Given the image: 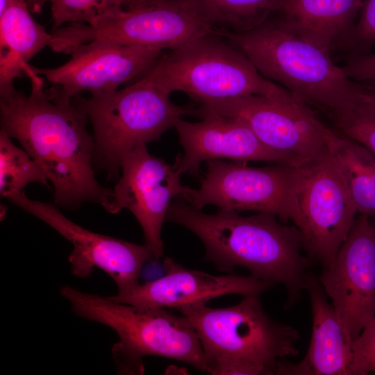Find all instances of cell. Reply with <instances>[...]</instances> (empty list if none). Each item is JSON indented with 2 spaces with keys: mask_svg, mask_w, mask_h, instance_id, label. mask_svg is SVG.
<instances>
[{
  "mask_svg": "<svg viewBox=\"0 0 375 375\" xmlns=\"http://www.w3.org/2000/svg\"><path fill=\"white\" fill-rule=\"evenodd\" d=\"M30 94L14 84L0 88L1 130L16 139L53 184L54 204L76 209L86 202L106 210L112 188L96 179L94 140L89 121L73 101L51 99L33 70Z\"/></svg>",
  "mask_w": 375,
  "mask_h": 375,
  "instance_id": "obj_1",
  "label": "cell"
},
{
  "mask_svg": "<svg viewBox=\"0 0 375 375\" xmlns=\"http://www.w3.org/2000/svg\"><path fill=\"white\" fill-rule=\"evenodd\" d=\"M166 221L194 233L205 247L204 260L218 270L232 272L241 266L257 278L283 285L287 310L299 301L312 262L302 253L303 235L294 224L269 212L242 216L219 210L206 214L181 197L172 201Z\"/></svg>",
  "mask_w": 375,
  "mask_h": 375,
  "instance_id": "obj_2",
  "label": "cell"
},
{
  "mask_svg": "<svg viewBox=\"0 0 375 375\" xmlns=\"http://www.w3.org/2000/svg\"><path fill=\"white\" fill-rule=\"evenodd\" d=\"M217 33L240 51L265 78L331 120L360 99V84L348 78L331 52L283 28L272 15L244 32Z\"/></svg>",
  "mask_w": 375,
  "mask_h": 375,
  "instance_id": "obj_3",
  "label": "cell"
},
{
  "mask_svg": "<svg viewBox=\"0 0 375 375\" xmlns=\"http://www.w3.org/2000/svg\"><path fill=\"white\" fill-rule=\"evenodd\" d=\"M259 297H244L238 303L227 308L203 305L177 310L198 335L207 372L276 374L281 360L298 354V331L270 318Z\"/></svg>",
  "mask_w": 375,
  "mask_h": 375,
  "instance_id": "obj_4",
  "label": "cell"
},
{
  "mask_svg": "<svg viewBox=\"0 0 375 375\" xmlns=\"http://www.w3.org/2000/svg\"><path fill=\"white\" fill-rule=\"evenodd\" d=\"M60 295L79 317L112 328L119 342L112 350L118 372L142 374L143 358L157 356L188 363L207 372L198 335L182 315L163 308L136 306L108 297L82 292L62 285Z\"/></svg>",
  "mask_w": 375,
  "mask_h": 375,
  "instance_id": "obj_5",
  "label": "cell"
},
{
  "mask_svg": "<svg viewBox=\"0 0 375 375\" xmlns=\"http://www.w3.org/2000/svg\"><path fill=\"white\" fill-rule=\"evenodd\" d=\"M169 95L146 73L121 90L72 99L92 124L94 162L109 178H119L123 158L135 148L159 140L178 118L194 115L193 107L178 106Z\"/></svg>",
  "mask_w": 375,
  "mask_h": 375,
  "instance_id": "obj_6",
  "label": "cell"
},
{
  "mask_svg": "<svg viewBox=\"0 0 375 375\" xmlns=\"http://www.w3.org/2000/svg\"><path fill=\"white\" fill-rule=\"evenodd\" d=\"M147 74L169 94L183 92L200 104L251 94H292L264 78L217 32L163 53Z\"/></svg>",
  "mask_w": 375,
  "mask_h": 375,
  "instance_id": "obj_7",
  "label": "cell"
},
{
  "mask_svg": "<svg viewBox=\"0 0 375 375\" xmlns=\"http://www.w3.org/2000/svg\"><path fill=\"white\" fill-rule=\"evenodd\" d=\"M217 32L195 0H144L116 10L92 24H69L53 30L50 48H68L94 40L172 50Z\"/></svg>",
  "mask_w": 375,
  "mask_h": 375,
  "instance_id": "obj_8",
  "label": "cell"
},
{
  "mask_svg": "<svg viewBox=\"0 0 375 375\" xmlns=\"http://www.w3.org/2000/svg\"><path fill=\"white\" fill-rule=\"evenodd\" d=\"M207 171L198 189L183 198L201 210L214 205L220 210L256 211L276 215L282 222H292L300 228L302 222L297 196L299 167L274 163L253 167L244 161L206 162Z\"/></svg>",
  "mask_w": 375,
  "mask_h": 375,
  "instance_id": "obj_9",
  "label": "cell"
},
{
  "mask_svg": "<svg viewBox=\"0 0 375 375\" xmlns=\"http://www.w3.org/2000/svg\"><path fill=\"white\" fill-rule=\"evenodd\" d=\"M297 196L303 251L311 262L324 268L335 259L358 215L327 146L299 167Z\"/></svg>",
  "mask_w": 375,
  "mask_h": 375,
  "instance_id": "obj_10",
  "label": "cell"
},
{
  "mask_svg": "<svg viewBox=\"0 0 375 375\" xmlns=\"http://www.w3.org/2000/svg\"><path fill=\"white\" fill-rule=\"evenodd\" d=\"M198 109L243 121L263 144L296 167L312 160L326 147L328 128L293 94L246 95L201 103Z\"/></svg>",
  "mask_w": 375,
  "mask_h": 375,
  "instance_id": "obj_11",
  "label": "cell"
},
{
  "mask_svg": "<svg viewBox=\"0 0 375 375\" xmlns=\"http://www.w3.org/2000/svg\"><path fill=\"white\" fill-rule=\"evenodd\" d=\"M163 51L155 47L94 40L68 48L64 53L70 59L59 67L32 69L52 83L46 91L51 99L71 101L83 92L90 94L110 92L141 78Z\"/></svg>",
  "mask_w": 375,
  "mask_h": 375,
  "instance_id": "obj_12",
  "label": "cell"
},
{
  "mask_svg": "<svg viewBox=\"0 0 375 375\" xmlns=\"http://www.w3.org/2000/svg\"><path fill=\"white\" fill-rule=\"evenodd\" d=\"M6 199L56 231L73 245L68 257L72 274L87 278L99 268L117 286V294H124L138 285L145 263L155 261L151 248L90 231L65 217L55 204L29 199L22 191Z\"/></svg>",
  "mask_w": 375,
  "mask_h": 375,
  "instance_id": "obj_13",
  "label": "cell"
},
{
  "mask_svg": "<svg viewBox=\"0 0 375 375\" xmlns=\"http://www.w3.org/2000/svg\"><path fill=\"white\" fill-rule=\"evenodd\" d=\"M318 278L351 344L375 318V232L369 217L357 215L335 259Z\"/></svg>",
  "mask_w": 375,
  "mask_h": 375,
  "instance_id": "obj_14",
  "label": "cell"
},
{
  "mask_svg": "<svg viewBox=\"0 0 375 375\" xmlns=\"http://www.w3.org/2000/svg\"><path fill=\"white\" fill-rule=\"evenodd\" d=\"M179 176L174 165L152 156L147 145H140L123 158L121 176L112 188L106 210L116 214L126 208L132 212L155 261L163 256L161 230L169 206L174 199L183 198L190 190L182 185Z\"/></svg>",
  "mask_w": 375,
  "mask_h": 375,
  "instance_id": "obj_15",
  "label": "cell"
},
{
  "mask_svg": "<svg viewBox=\"0 0 375 375\" xmlns=\"http://www.w3.org/2000/svg\"><path fill=\"white\" fill-rule=\"evenodd\" d=\"M194 115L201 118L190 122L178 118L174 128L183 155L173 165L179 174L197 176L204 161L230 159L235 161H260L294 165L284 154L263 144L243 121L211 111L195 109Z\"/></svg>",
  "mask_w": 375,
  "mask_h": 375,
  "instance_id": "obj_16",
  "label": "cell"
},
{
  "mask_svg": "<svg viewBox=\"0 0 375 375\" xmlns=\"http://www.w3.org/2000/svg\"><path fill=\"white\" fill-rule=\"evenodd\" d=\"M163 268V276L139 284L124 294L109 297L136 306L178 310L203 306L210 300L226 294L260 296L274 285L251 275L213 276L188 269L169 257L165 258Z\"/></svg>",
  "mask_w": 375,
  "mask_h": 375,
  "instance_id": "obj_17",
  "label": "cell"
},
{
  "mask_svg": "<svg viewBox=\"0 0 375 375\" xmlns=\"http://www.w3.org/2000/svg\"><path fill=\"white\" fill-rule=\"evenodd\" d=\"M305 290L310 297L312 314L307 353L297 363L281 360L276 374L351 375V344L318 276L310 269L306 278Z\"/></svg>",
  "mask_w": 375,
  "mask_h": 375,
  "instance_id": "obj_18",
  "label": "cell"
},
{
  "mask_svg": "<svg viewBox=\"0 0 375 375\" xmlns=\"http://www.w3.org/2000/svg\"><path fill=\"white\" fill-rule=\"evenodd\" d=\"M362 0H282L274 14L288 31L332 53L347 49Z\"/></svg>",
  "mask_w": 375,
  "mask_h": 375,
  "instance_id": "obj_19",
  "label": "cell"
},
{
  "mask_svg": "<svg viewBox=\"0 0 375 375\" xmlns=\"http://www.w3.org/2000/svg\"><path fill=\"white\" fill-rule=\"evenodd\" d=\"M31 12L27 0H12L0 14V88L26 76L28 61L53 42Z\"/></svg>",
  "mask_w": 375,
  "mask_h": 375,
  "instance_id": "obj_20",
  "label": "cell"
},
{
  "mask_svg": "<svg viewBox=\"0 0 375 375\" xmlns=\"http://www.w3.org/2000/svg\"><path fill=\"white\" fill-rule=\"evenodd\" d=\"M326 146L358 214L375 217V155L360 143L329 128Z\"/></svg>",
  "mask_w": 375,
  "mask_h": 375,
  "instance_id": "obj_21",
  "label": "cell"
},
{
  "mask_svg": "<svg viewBox=\"0 0 375 375\" xmlns=\"http://www.w3.org/2000/svg\"><path fill=\"white\" fill-rule=\"evenodd\" d=\"M211 24L220 31L240 33L264 22L282 0H195Z\"/></svg>",
  "mask_w": 375,
  "mask_h": 375,
  "instance_id": "obj_22",
  "label": "cell"
},
{
  "mask_svg": "<svg viewBox=\"0 0 375 375\" xmlns=\"http://www.w3.org/2000/svg\"><path fill=\"white\" fill-rule=\"evenodd\" d=\"M31 183L49 186L43 169L23 149L15 146L4 131H0V194L8 195L22 191Z\"/></svg>",
  "mask_w": 375,
  "mask_h": 375,
  "instance_id": "obj_23",
  "label": "cell"
},
{
  "mask_svg": "<svg viewBox=\"0 0 375 375\" xmlns=\"http://www.w3.org/2000/svg\"><path fill=\"white\" fill-rule=\"evenodd\" d=\"M32 12H40L46 3L51 4L53 31L62 24H92L102 17L130 6L133 0H27Z\"/></svg>",
  "mask_w": 375,
  "mask_h": 375,
  "instance_id": "obj_24",
  "label": "cell"
},
{
  "mask_svg": "<svg viewBox=\"0 0 375 375\" xmlns=\"http://www.w3.org/2000/svg\"><path fill=\"white\" fill-rule=\"evenodd\" d=\"M340 134L355 140L375 155V106L361 99L351 108L332 120Z\"/></svg>",
  "mask_w": 375,
  "mask_h": 375,
  "instance_id": "obj_25",
  "label": "cell"
},
{
  "mask_svg": "<svg viewBox=\"0 0 375 375\" xmlns=\"http://www.w3.org/2000/svg\"><path fill=\"white\" fill-rule=\"evenodd\" d=\"M375 47V0H362L347 49L351 54L368 53Z\"/></svg>",
  "mask_w": 375,
  "mask_h": 375,
  "instance_id": "obj_26",
  "label": "cell"
},
{
  "mask_svg": "<svg viewBox=\"0 0 375 375\" xmlns=\"http://www.w3.org/2000/svg\"><path fill=\"white\" fill-rule=\"evenodd\" d=\"M351 375L375 373V318L351 342Z\"/></svg>",
  "mask_w": 375,
  "mask_h": 375,
  "instance_id": "obj_27",
  "label": "cell"
},
{
  "mask_svg": "<svg viewBox=\"0 0 375 375\" xmlns=\"http://www.w3.org/2000/svg\"><path fill=\"white\" fill-rule=\"evenodd\" d=\"M345 75L358 82H375V54H351L341 67Z\"/></svg>",
  "mask_w": 375,
  "mask_h": 375,
  "instance_id": "obj_28",
  "label": "cell"
},
{
  "mask_svg": "<svg viewBox=\"0 0 375 375\" xmlns=\"http://www.w3.org/2000/svg\"><path fill=\"white\" fill-rule=\"evenodd\" d=\"M361 95L375 106V82H362Z\"/></svg>",
  "mask_w": 375,
  "mask_h": 375,
  "instance_id": "obj_29",
  "label": "cell"
},
{
  "mask_svg": "<svg viewBox=\"0 0 375 375\" xmlns=\"http://www.w3.org/2000/svg\"><path fill=\"white\" fill-rule=\"evenodd\" d=\"M12 0H0V14L8 6Z\"/></svg>",
  "mask_w": 375,
  "mask_h": 375,
  "instance_id": "obj_30",
  "label": "cell"
},
{
  "mask_svg": "<svg viewBox=\"0 0 375 375\" xmlns=\"http://www.w3.org/2000/svg\"><path fill=\"white\" fill-rule=\"evenodd\" d=\"M371 222H372V224L375 232V217H373L372 219H371Z\"/></svg>",
  "mask_w": 375,
  "mask_h": 375,
  "instance_id": "obj_31",
  "label": "cell"
},
{
  "mask_svg": "<svg viewBox=\"0 0 375 375\" xmlns=\"http://www.w3.org/2000/svg\"><path fill=\"white\" fill-rule=\"evenodd\" d=\"M144 1V0H133L132 3H140V2H142V1ZM132 3H131V4H132Z\"/></svg>",
  "mask_w": 375,
  "mask_h": 375,
  "instance_id": "obj_32",
  "label": "cell"
}]
</instances>
